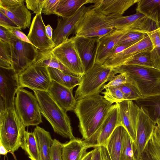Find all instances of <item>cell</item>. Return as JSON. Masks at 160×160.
<instances>
[{
  "label": "cell",
  "instance_id": "obj_44",
  "mask_svg": "<svg viewBox=\"0 0 160 160\" xmlns=\"http://www.w3.org/2000/svg\"><path fill=\"white\" fill-rule=\"evenodd\" d=\"M60 0H45L42 12L45 15L55 14V12Z\"/></svg>",
  "mask_w": 160,
  "mask_h": 160
},
{
  "label": "cell",
  "instance_id": "obj_11",
  "mask_svg": "<svg viewBox=\"0 0 160 160\" xmlns=\"http://www.w3.org/2000/svg\"><path fill=\"white\" fill-rule=\"evenodd\" d=\"M111 17L110 24L114 29L147 33L158 28L155 22L139 12L126 16L112 15Z\"/></svg>",
  "mask_w": 160,
  "mask_h": 160
},
{
  "label": "cell",
  "instance_id": "obj_30",
  "mask_svg": "<svg viewBox=\"0 0 160 160\" xmlns=\"http://www.w3.org/2000/svg\"><path fill=\"white\" fill-rule=\"evenodd\" d=\"M142 158V160H160V132L156 126Z\"/></svg>",
  "mask_w": 160,
  "mask_h": 160
},
{
  "label": "cell",
  "instance_id": "obj_52",
  "mask_svg": "<svg viewBox=\"0 0 160 160\" xmlns=\"http://www.w3.org/2000/svg\"><path fill=\"white\" fill-rule=\"evenodd\" d=\"M8 152H10L8 151L0 142V154L1 155H6Z\"/></svg>",
  "mask_w": 160,
  "mask_h": 160
},
{
  "label": "cell",
  "instance_id": "obj_2",
  "mask_svg": "<svg viewBox=\"0 0 160 160\" xmlns=\"http://www.w3.org/2000/svg\"><path fill=\"white\" fill-rule=\"evenodd\" d=\"M113 69L117 74H125L128 82L138 89L142 98L160 94V69L126 65Z\"/></svg>",
  "mask_w": 160,
  "mask_h": 160
},
{
  "label": "cell",
  "instance_id": "obj_42",
  "mask_svg": "<svg viewBox=\"0 0 160 160\" xmlns=\"http://www.w3.org/2000/svg\"><path fill=\"white\" fill-rule=\"evenodd\" d=\"M128 77L124 73H120L113 76L103 87L102 90L110 87H117L128 82Z\"/></svg>",
  "mask_w": 160,
  "mask_h": 160
},
{
  "label": "cell",
  "instance_id": "obj_21",
  "mask_svg": "<svg viewBox=\"0 0 160 160\" xmlns=\"http://www.w3.org/2000/svg\"><path fill=\"white\" fill-rule=\"evenodd\" d=\"M139 0H88L92 7L98 12L109 16H122L125 12Z\"/></svg>",
  "mask_w": 160,
  "mask_h": 160
},
{
  "label": "cell",
  "instance_id": "obj_46",
  "mask_svg": "<svg viewBox=\"0 0 160 160\" xmlns=\"http://www.w3.org/2000/svg\"><path fill=\"white\" fill-rule=\"evenodd\" d=\"M16 37L8 29L0 26V40L10 44Z\"/></svg>",
  "mask_w": 160,
  "mask_h": 160
},
{
  "label": "cell",
  "instance_id": "obj_31",
  "mask_svg": "<svg viewBox=\"0 0 160 160\" xmlns=\"http://www.w3.org/2000/svg\"><path fill=\"white\" fill-rule=\"evenodd\" d=\"M88 2V0H60L55 14L62 18L69 17Z\"/></svg>",
  "mask_w": 160,
  "mask_h": 160
},
{
  "label": "cell",
  "instance_id": "obj_12",
  "mask_svg": "<svg viewBox=\"0 0 160 160\" xmlns=\"http://www.w3.org/2000/svg\"><path fill=\"white\" fill-rule=\"evenodd\" d=\"M51 51L58 60L72 72L80 77L84 74V68L71 38Z\"/></svg>",
  "mask_w": 160,
  "mask_h": 160
},
{
  "label": "cell",
  "instance_id": "obj_39",
  "mask_svg": "<svg viewBox=\"0 0 160 160\" xmlns=\"http://www.w3.org/2000/svg\"><path fill=\"white\" fill-rule=\"evenodd\" d=\"M101 92L104 98L111 104L117 103L125 100L123 93L118 87H110Z\"/></svg>",
  "mask_w": 160,
  "mask_h": 160
},
{
  "label": "cell",
  "instance_id": "obj_33",
  "mask_svg": "<svg viewBox=\"0 0 160 160\" xmlns=\"http://www.w3.org/2000/svg\"><path fill=\"white\" fill-rule=\"evenodd\" d=\"M47 68L51 80L69 89L73 90L80 83L81 77L66 74L56 68L49 67Z\"/></svg>",
  "mask_w": 160,
  "mask_h": 160
},
{
  "label": "cell",
  "instance_id": "obj_7",
  "mask_svg": "<svg viewBox=\"0 0 160 160\" xmlns=\"http://www.w3.org/2000/svg\"><path fill=\"white\" fill-rule=\"evenodd\" d=\"M14 106L17 114L25 127L36 126L42 122L37 99L32 92L19 87L16 92Z\"/></svg>",
  "mask_w": 160,
  "mask_h": 160
},
{
  "label": "cell",
  "instance_id": "obj_38",
  "mask_svg": "<svg viewBox=\"0 0 160 160\" xmlns=\"http://www.w3.org/2000/svg\"><path fill=\"white\" fill-rule=\"evenodd\" d=\"M147 33L129 31L125 33L116 45L130 46L147 36Z\"/></svg>",
  "mask_w": 160,
  "mask_h": 160
},
{
  "label": "cell",
  "instance_id": "obj_8",
  "mask_svg": "<svg viewBox=\"0 0 160 160\" xmlns=\"http://www.w3.org/2000/svg\"><path fill=\"white\" fill-rule=\"evenodd\" d=\"M20 87L47 91L52 80L47 67L34 62L18 75Z\"/></svg>",
  "mask_w": 160,
  "mask_h": 160
},
{
  "label": "cell",
  "instance_id": "obj_1",
  "mask_svg": "<svg viewBox=\"0 0 160 160\" xmlns=\"http://www.w3.org/2000/svg\"><path fill=\"white\" fill-rule=\"evenodd\" d=\"M112 104L99 94L77 101L73 111L79 121V130L87 143L96 134Z\"/></svg>",
  "mask_w": 160,
  "mask_h": 160
},
{
  "label": "cell",
  "instance_id": "obj_41",
  "mask_svg": "<svg viewBox=\"0 0 160 160\" xmlns=\"http://www.w3.org/2000/svg\"><path fill=\"white\" fill-rule=\"evenodd\" d=\"M62 143L58 140L54 139L49 152L50 160H62Z\"/></svg>",
  "mask_w": 160,
  "mask_h": 160
},
{
  "label": "cell",
  "instance_id": "obj_28",
  "mask_svg": "<svg viewBox=\"0 0 160 160\" xmlns=\"http://www.w3.org/2000/svg\"><path fill=\"white\" fill-rule=\"evenodd\" d=\"M33 132L37 140L41 160H50L49 152L53 139L50 132L38 126Z\"/></svg>",
  "mask_w": 160,
  "mask_h": 160
},
{
  "label": "cell",
  "instance_id": "obj_20",
  "mask_svg": "<svg viewBox=\"0 0 160 160\" xmlns=\"http://www.w3.org/2000/svg\"><path fill=\"white\" fill-rule=\"evenodd\" d=\"M116 103L118 107L121 125L127 130L134 144L136 138V120L140 108L130 100Z\"/></svg>",
  "mask_w": 160,
  "mask_h": 160
},
{
  "label": "cell",
  "instance_id": "obj_47",
  "mask_svg": "<svg viewBox=\"0 0 160 160\" xmlns=\"http://www.w3.org/2000/svg\"><path fill=\"white\" fill-rule=\"evenodd\" d=\"M9 30L12 34L19 40L32 45L28 38L27 36L23 32L21 31L20 29H14Z\"/></svg>",
  "mask_w": 160,
  "mask_h": 160
},
{
  "label": "cell",
  "instance_id": "obj_26",
  "mask_svg": "<svg viewBox=\"0 0 160 160\" xmlns=\"http://www.w3.org/2000/svg\"><path fill=\"white\" fill-rule=\"evenodd\" d=\"M135 101L156 124L160 122V94L142 98Z\"/></svg>",
  "mask_w": 160,
  "mask_h": 160
},
{
  "label": "cell",
  "instance_id": "obj_18",
  "mask_svg": "<svg viewBox=\"0 0 160 160\" xmlns=\"http://www.w3.org/2000/svg\"><path fill=\"white\" fill-rule=\"evenodd\" d=\"M152 49L151 41L147 35L123 51L108 58L103 64L105 67L113 68L124 64L138 53Z\"/></svg>",
  "mask_w": 160,
  "mask_h": 160
},
{
  "label": "cell",
  "instance_id": "obj_5",
  "mask_svg": "<svg viewBox=\"0 0 160 160\" xmlns=\"http://www.w3.org/2000/svg\"><path fill=\"white\" fill-rule=\"evenodd\" d=\"M117 73L113 68L95 62L81 77V82L75 92L76 101L99 94L105 83Z\"/></svg>",
  "mask_w": 160,
  "mask_h": 160
},
{
  "label": "cell",
  "instance_id": "obj_29",
  "mask_svg": "<svg viewBox=\"0 0 160 160\" xmlns=\"http://www.w3.org/2000/svg\"><path fill=\"white\" fill-rule=\"evenodd\" d=\"M51 50L39 51L38 55L34 62L47 68L49 67L58 69L67 74L79 77L58 60L51 52Z\"/></svg>",
  "mask_w": 160,
  "mask_h": 160
},
{
  "label": "cell",
  "instance_id": "obj_10",
  "mask_svg": "<svg viewBox=\"0 0 160 160\" xmlns=\"http://www.w3.org/2000/svg\"><path fill=\"white\" fill-rule=\"evenodd\" d=\"M0 68V111H1L15 106V95L20 87L18 75L12 69Z\"/></svg>",
  "mask_w": 160,
  "mask_h": 160
},
{
  "label": "cell",
  "instance_id": "obj_15",
  "mask_svg": "<svg viewBox=\"0 0 160 160\" xmlns=\"http://www.w3.org/2000/svg\"><path fill=\"white\" fill-rule=\"evenodd\" d=\"M71 38L85 72L95 62L99 38L76 35Z\"/></svg>",
  "mask_w": 160,
  "mask_h": 160
},
{
  "label": "cell",
  "instance_id": "obj_14",
  "mask_svg": "<svg viewBox=\"0 0 160 160\" xmlns=\"http://www.w3.org/2000/svg\"><path fill=\"white\" fill-rule=\"evenodd\" d=\"M26 0H0V12L11 19L20 29L29 27L31 13L24 5Z\"/></svg>",
  "mask_w": 160,
  "mask_h": 160
},
{
  "label": "cell",
  "instance_id": "obj_22",
  "mask_svg": "<svg viewBox=\"0 0 160 160\" xmlns=\"http://www.w3.org/2000/svg\"><path fill=\"white\" fill-rule=\"evenodd\" d=\"M72 90L52 80L47 92L58 106L67 112L73 111L76 104Z\"/></svg>",
  "mask_w": 160,
  "mask_h": 160
},
{
  "label": "cell",
  "instance_id": "obj_3",
  "mask_svg": "<svg viewBox=\"0 0 160 160\" xmlns=\"http://www.w3.org/2000/svg\"><path fill=\"white\" fill-rule=\"evenodd\" d=\"M32 90L37 99L41 114L50 124L54 132L70 140L75 139L67 112L58 106L47 91Z\"/></svg>",
  "mask_w": 160,
  "mask_h": 160
},
{
  "label": "cell",
  "instance_id": "obj_50",
  "mask_svg": "<svg viewBox=\"0 0 160 160\" xmlns=\"http://www.w3.org/2000/svg\"><path fill=\"white\" fill-rule=\"evenodd\" d=\"M100 147L103 160H112L106 146L101 145Z\"/></svg>",
  "mask_w": 160,
  "mask_h": 160
},
{
  "label": "cell",
  "instance_id": "obj_55",
  "mask_svg": "<svg viewBox=\"0 0 160 160\" xmlns=\"http://www.w3.org/2000/svg\"><path fill=\"white\" fill-rule=\"evenodd\" d=\"M133 160H142V157L141 158H138L134 156V158Z\"/></svg>",
  "mask_w": 160,
  "mask_h": 160
},
{
  "label": "cell",
  "instance_id": "obj_32",
  "mask_svg": "<svg viewBox=\"0 0 160 160\" xmlns=\"http://www.w3.org/2000/svg\"><path fill=\"white\" fill-rule=\"evenodd\" d=\"M21 147L31 160H41L37 140L33 132L25 131Z\"/></svg>",
  "mask_w": 160,
  "mask_h": 160
},
{
  "label": "cell",
  "instance_id": "obj_43",
  "mask_svg": "<svg viewBox=\"0 0 160 160\" xmlns=\"http://www.w3.org/2000/svg\"><path fill=\"white\" fill-rule=\"evenodd\" d=\"M45 0H26L27 8L38 14L42 13Z\"/></svg>",
  "mask_w": 160,
  "mask_h": 160
},
{
  "label": "cell",
  "instance_id": "obj_25",
  "mask_svg": "<svg viewBox=\"0 0 160 160\" xmlns=\"http://www.w3.org/2000/svg\"><path fill=\"white\" fill-rule=\"evenodd\" d=\"M126 130L122 125L117 126L108 140L106 147L112 160H120L123 140Z\"/></svg>",
  "mask_w": 160,
  "mask_h": 160
},
{
  "label": "cell",
  "instance_id": "obj_48",
  "mask_svg": "<svg viewBox=\"0 0 160 160\" xmlns=\"http://www.w3.org/2000/svg\"><path fill=\"white\" fill-rule=\"evenodd\" d=\"M93 150L92 160H103L100 146L95 147Z\"/></svg>",
  "mask_w": 160,
  "mask_h": 160
},
{
  "label": "cell",
  "instance_id": "obj_9",
  "mask_svg": "<svg viewBox=\"0 0 160 160\" xmlns=\"http://www.w3.org/2000/svg\"><path fill=\"white\" fill-rule=\"evenodd\" d=\"M10 45L12 69L18 75L34 62L39 51L33 45L22 41L16 37Z\"/></svg>",
  "mask_w": 160,
  "mask_h": 160
},
{
  "label": "cell",
  "instance_id": "obj_4",
  "mask_svg": "<svg viewBox=\"0 0 160 160\" xmlns=\"http://www.w3.org/2000/svg\"><path fill=\"white\" fill-rule=\"evenodd\" d=\"M25 131L15 106L0 111V142L10 153L21 147Z\"/></svg>",
  "mask_w": 160,
  "mask_h": 160
},
{
  "label": "cell",
  "instance_id": "obj_53",
  "mask_svg": "<svg viewBox=\"0 0 160 160\" xmlns=\"http://www.w3.org/2000/svg\"><path fill=\"white\" fill-rule=\"evenodd\" d=\"M93 150L87 152L85 155L81 160H92V154Z\"/></svg>",
  "mask_w": 160,
  "mask_h": 160
},
{
  "label": "cell",
  "instance_id": "obj_34",
  "mask_svg": "<svg viewBox=\"0 0 160 160\" xmlns=\"http://www.w3.org/2000/svg\"><path fill=\"white\" fill-rule=\"evenodd\" d=\"M147 33L152 45V49L151 53L154 67L160 69V26Z\"/></svg>",
  "mask_w": 160,
  "mask_h": 160
},
{
  "label": "cell",
  "instance_id": "obj_40",
  "mask_svg": "<svg viewBox=\"0 0 160 160\" xmlns=\"http://www.w3.org/2000/svg\"><path fill=\"white\" fill-rule=\"evenodd\" d=\"M118 87L123 93L125 100L135 101L142 98L138 89L129 82Z\"/></svg>",
  "mask_w": 160,
  "mask_h": 160
},
{
  "label": "cell",
  "instance_id": "obj_24",
  "mask_svg": "<svg viewBox=\"0 0 160 160\" xmlns=\"http://www.w3.org/2000/svg\"><path fill=\"white\" fill-rule=\"evenodd\" d=\"M91 148L84 140L75 138L62 143V160H81Z\"/></svg>",
  "mask_w": 160,
  "mask_h": 160
},
{
  "label": "cell",
  "instance_id": "obj_54",
  "mask_svg": "<svg viewBox=\"0 0 160 160\" xmlns=\"http://www.w3.org/2000/svg\"><path fill=\"white\" fill-rule=\"evenodd\" d=\"M156 126L160 132V122H157Z\"/></svg>",
  "mask_w": 160,
  "mask_h": 160
},
{
  "label": "cell",
  "instance_id": "obj_35",
  "mask_svg": "<svg viewBox=\"0 0 160 160\" xmlns=\"http://www.w3.org/2000/svg\"><path fill=\"white\" fill-rule=\"evenodd\" d=\"M151 51L152 50H146L138 53L123 65H136L155 67L152 59L151 53Z\"/></svg>",
  "mask_w": 160,
  "mask_h": 160
},
{
  "label": "cell",
  "instance_id": "obj_16",
  "mask_svg": "<svg viewBox=\"0 0 160 160\" xmlns=\"http://www.w3.org/2000/svg\"><path fill=\"white\" fill-rule=\"evenodd\" d=\"M121 125L118 107L112 105L105 119L91 141L88 143L91 148L101 145L106 146L108 140L118 126Z\"/></svg>",
  "mask_w": 160,
  "mask_h": 160
},
{
  "label": "cell",
  "instance_id": "obj_6",
  "mask_svg": "<svg viewBox=\"0 0 160 160\" xmlns=\"http://www.w3.org/2000/svg\"><path fill=\"white\" fill-rule=\"evenodd\" d=\"M111 16L100 13L91 5L88 7L77 24L75 35L99 38L111 33L115 29L110 24Z\"/></svg>",
  "mask_w": 160,
  "mask_h": 160
},
{
  "label": "cell",
  "instance_id": "obj_27",
  "mask_svg": "<svg viewBox=\"0 0 160 160\" xmlns=\"http://www.w3.org/2000/svg\"><path fill=\"white\" fill-rule=\"evenodd\" d=\"M136 12L142 13L160 26V0H139Z\"/></svg>",
  "mask_w": 160,
  "mask_h": 160
},
{
  "label": "cell",
  "instance_id": "obj_13",
  "mask_svg": "<svg viewBox=\"0 0 160 160\" xmlns=\"http://www.w3.org/2000/svg\"><path fill=\"white\" fill-rule=\"evenodd\" d=\"M136 120V138L133 148L134 156L142 157L145 148L150 139L156 124L141 107Z\"/></svg>",
  "mask_w": 160,
  "mask_h": 160
},
{
  "label": "cell",
  "instance_id": "obj_45",
  "mask_svg": "<svg viewBox=\"0 0 160 160\" xmlns=\"http://www.w3.org/2000/svg\"><path fill=\"white\" fill-rule=\"evenodd\" d=\"M0 26L9 29H20L9 18L1 12H0Z\"/></svg>",
  "mask_w": 160,
  "mask_h": 160
},
{
  "label": "cell",
  "instance_id": "obj_23",
  "mask_svg": "<svg viewBox=\"0 0 160 160\" xmlns=\"http://www.w3.org/2000/svg\"><path fill=\"white\" fill-rule=\"evenodd\" d=\"M129 31L115 29L111 33L99 38L95 62L103 64L121 38Z\"/></svg>",
  "mask_w": 160,
  "mask_h": 160
},
{
  "label": "cell",
  "instance_id": "obj_17",
  "mask_svg": "<svg viewBox=\"0 0 160 160\" xmlns=\"http://www.w3.org/2000/svg\"><path fill=\"white\" fill-rule=\"evenodd\" d=\"M88 8L84 5L72 16L58 18L52 37L55 47L66 41L71 34H75L77 24Z\"/></svg>",
  "mask_w": 160,
  "mask_h": 160
},
{
  "label": "cell",
  "instance_id": "obj_36",
  "mask_svg": "<svg viewBox=\"0 0 160 160\" xmlns=\"http://www.w3.org/2000/svg\"><path fill=\"white\" fill-rule=\"evenodd\" d=\"M0 67L5 69H12L10 45L0 40Z\"/></svg>",
  "mask_w": 160,
  "mask_h": 160
},
{
  "label": "cell",
  "instance_id": "obj_49",
  "mask_svg": "<svg viewBox=\"0 0 160 160\" xmlns=\"http://www.w3.org/2000/svg\"><path fill=\"white\" fill-rule=\"evenodd\" d=\"M129 46L126 45L116 46L112 50L110 56L108 58L112 57L117 54L121 52Z\"/></svg>",
  "mask_w": 160,
  "mask_h": 160
},
{
  "label": "cell",
  "instance_id": "obj_51",
  "mask_svg": "<svg viewBox=\"0 0 160 160\" xmlns=\"http://www.w3.org/2000/svg\"><path fill=\"white\" fill-rule=\"evenodd\" d=\"M45 28L46 34L47 37L49 39L52 41V29L49 24H48L46 26Z\"/></svg>",
  "mask_w": 160,
  "mask_h": 160
},
{
  "label": "cell",
  "instance_id": "obj_37",
  "mask_svg": "<svg viewBox=\"0 0 160 160\" xmlns=\"http://www.w3.org/2000/svg\"><path fill=\"white\" fill-rule=\"evenodd\" d=\"M134 158L132 141L126 130L123 140L120 160H133Z\"/></svg>",
  "mask_w": 160,
  "mask_h": 160
},
{
  "label": "cell",
  "instance_id": "obj_19",
  "mask_svg": "<svg viewBox=\"0 0 160 160\" xmlns=\"http://www.w3.org/2000/svg\"><path fill=\"white\" fill-rule=\"evenodd\" d=\"M45 25L41 13L34 17L27 37L32 44L38 51L51 50L55 47L52 41L47 37Z\"/></svg>",
  "mask_w": 160,
  "mask_h": 160
}]
</instances>
